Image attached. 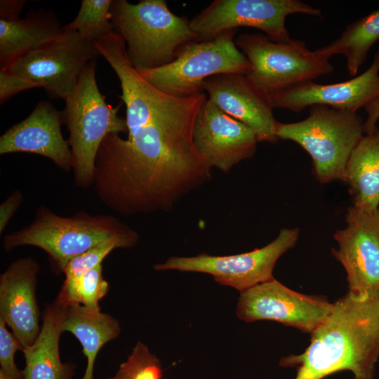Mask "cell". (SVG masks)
<instances>
[{
	"mask_svg": "<svg viewBox=\"0 0 379 379\" xmlns=\"http://www.w3.org/2000/svg\"><path fill=\"white\" fill-rule=\"evenodd\" d=\"M208 98L222 112L249 127L258 142H276L277 121L267 97L246 75L222 74L206 79L202 86Z\"/></svg>",
	"mask_w": 379,
	"mask_h": 379,
	"instance_id": "17",
	"label": "cell"
},
{
	"mask_svg": "<svg viewBox=\"0 0 379 379\" xmlns=\"http://www.w3.org/2000/svg\"><path fill=\"white\" fill-rule=\"evenodd\" d=\"M64 316V305L57 300L45 309L37 338L22 350L24 379H71L72 368L61 361L59 351Z\"/></svg>",
	"mask_w": 379,
	"mask_h": 379,
	"instance_id": "20",
	"label": "cell"
},
{
	"mask_svg": "<svg viewBox=\"0 0 379 379\" xmlns=\"http://www.w3.org/2000/svg\"><path fill=\"white\" fill-rule=\"evenodd\" d=\"M95 67L94 60L85 67L62 111L69 132L74 183L83 189L93 185L96 155L105 138L128 133L126 119L118 115L119 107L107 104L99 91Z\"/></svg>",
	"mask_w": 379,
	"mask_h": 379,
	"instance_id": "5",
	"label": "cell"
},
{
	"mask_svg": "<svg viewBox=\"0 0 379 379\" xmlns=\"http://www.w3.org/2000/svg\"><path fill=\"white\" fill-rule=\"evenodd\" d=\"M111 20L124 39L129 61L137 70L172 62L180 49L198 39L185 17L172 13L165 0H112Z\"/></svg>",
	"mask_w": 379,
	"mask_h": 379,
	"instance_id": "4",
	"label": "cell"
},
{
	"mask_svg": "<svg viewBox=\"0 0 379 379\" xmlns=\"http://www.w3.org/2000/svg\"><path fill=\"white\" fill-rule=\"evenodd\" d=\"M33 88H39V86L34 83L9 73L6 70L0 69L1 104H3L6 100L15 94Z\"/></svg>",
	"mask_w": 379,
	"mask_h": 379,
	"instance_id": "29",
	"label": "cell"
},
{
	"mask_svg": "<svg viewBox=\"0 0 379 379\" xmlns=\"http://www.w3.org/2000/svg\"><path fill=\"white\" fill-rule=\"evenodd\" d=\"M162 375L160 360L139 341L112 379H161Z\"/></svg>",
	"mask_w": 379,
	"mask_h": 379,
	"instance_id": "26",
	"label": "cell"
},
{
	"mask_svg": "<svg viewBox=\"0 0 379 379\" xmlns=\"http://www.w3.org/2000/svg\"><path fill=\"white\" fill-rule=\"evenodd\" d=\"M378 40L379 8L347 25L336 40L315 52L326 59L335 55H344L347 71L354 77L366 61L369 50Z\"/></svg>",
	"mask_w": 379,
	"mask_h": 379,
	"instance_id": "23",
	"label": "cell"
},
{
	"mask_svg": "<svg viewBox=\"0 0 379 379\" xmlns=\"http://www.w3.org/2000/svg\"><path fill=\"white\" fill-rule=\"evenodd\" d=\"M194 146L212 169L229 171L251 158L258 138L247 126L229 116L208 98L201 105L193 128Z\"/></svg>",
	"mask_w": 379,
	"mask_h": 379,
	"instance_id": "14",
	"label": "cell"
},
{
	"mask_svg": "<svg viewBox=\"0 0 379 379\" xmlns=\"http://www.w3.org/2000/svg\"><path fill=\"white\" fill-rule=\"evenodd\" d=\"M237 30L232 29L210 39L189 42L180 49L172 62L138 72L159 91L181 98L204 92V81L213 76L247 75L251 65L235 44Z\"/></svg>",
	"mask_w": 379,
	"mask_h": 379,
	"instance_id": "7",
	"label": "cell"
},
{
	"mask_svg": "<svg viewBox=\"0 0 379 379\" xmlns=\"http://www.w3.org/2000/svg\"><path fill=\"white\" fill-rule=\"evenodd\" d=\"M333 306L324 297L298 293L273 278L241 292L237 314L247 323L271 320L312 333Z\"/></svg>",
	"mask_w": 379,
	"mask_h": 379,
	"instance_id": "12",
	"label": "cell"
},
{
	"mask_svg": "<svg viewBox=\"0 0 379 379\" xmlns=\"http://www.w3.org/2000/svg\"><path fill=\"white\" fill-rule=\"evenodd\" d=\"M235 44L251 65L246 78L266 97L333 71L328 59L300 40L274 41L265 34L243 33Z\"/></svg>",
	"mask_w": 379,
	"mask_h": 379,
	"instance_id": "8",
	"label": "cell"
},
{
	"mask_svg": "<svg viewBox=\"0 0 379 379\" xmlns=\"http://www.w3.org/2000/svg\"><path fill=\"white\" fill-rule=\"evenodd\" d=\"M364 107L368 117L366 122L364 123V131L366 134H370L378 129L376 122L379 119V97L370 102Z\"/></svg>",
	"mask_w": 379,
	"mask_h": 379,
	"instance_id": "32",
	"label": "cell"
},
{
	"mask_svg": "<svg viewBox=\"0 0 379 379\" xmlns=\"http://www.w3.org/2000/svg\"><path fill=\"white\" fill-rule=\"evenodd\" d=\"M114 238L136 244L139 235L113 215L81 211L62 216L41 206L29 225L4 237L3 246L6 251L22 246L39 247L48 255L53 267L62 272L73 258Z\"/></svg>",
	"mask_w": 379,
	"mask_h": 379,
	"instance_id": "3",
	"label": "cell"
},
{
	"mask_svg": "<svg viewBox=\"0 0 379 379\" xmlns=\"http://www.w3.org/2000/svg\"><path fill=\"white\" fill-rule=\"evenodd\" d=\"M100 55L95 44L77 32H62L2 69L37 84L53 99L65 100L85 67Z\"/></svg>",
	"mask_w": 379,
	"mask_h": 379,
	"instance_id": "9",
	"label": "cell"
},
{
	"mask_svg": "<svg viewBox=\"0 0 379 379\" xmlns=\"http://www.w3.org/2000/svg\"><path fill=\"white\" fill-rule=\"evenodd\" d=\"M18 350H22L21 345L0 319V371L13 379H24L22 371L18 369L14 361Z\"/></svg>",
	"mask_w": 379,
	"mask_h": 379,
	"instance_id": "28",
	"label": "cell"
},
{
	"mask_svg": "<svg viewBox=\"0 0 379 379\" xmlns=\"http://www.w3.org/2000/svg\"><path fill=\"white\" fill-rule=\"evenodd\" d=\"M204 92L178 97L148 124L109 134L97 152L93 185L108 208L128 216L168 212L185 195L211 178V168L193 141Z\"/></svg>",
	"mask_w": 379,
	"mask_h": 379,
	"instance_id": "1",
	"label": "cell"
},
{
	"mask_svg": "<svg viewBox=\"0 0 379 379\" xmlns=\"http://www.w3.org/2000/svg\"><path fill=\"white\" fill-rule=\"evenodd\" d=\"M379 97V51L371 66L352 79L331 84L307 81L267 96L273 108L295 112L314 105L357 112Z\"/></svg>",
	"mask_w": 379,
	"mask_h": 379,
	"instance_id": "15",
	"label": "cell"
},
{
	"mask_svg": "<svg viewBox=\"0 0 379 379\" xmlns=\"http://www.w3.org/2000/svg\"><path fill=\"white\" fill-rule=\"evenodd\" d=\"M63 26L51 10L30 11L24 18H0V69L62 32Z\"/></svg>",
	"mask_w": 379,
	"mask_h": 379,
	"instance_id": "19",
	"label": "cell"
},
{
	"mask_svg": "<svg viewBox=\"0 0 379 379\" xmlns=\"http://www.w3.org/2000/svg\"><path fill=\"white\" fill-rule=\"evenodd\" d=\"M298 236L297 228H283L270 244L249 252L222 256L205 253L190 257L172 256L154 265V269L208 274L217 283L241 293L272 279L277 260L294 246Z\"/></svg>",
	"mask_w": 379,
	"mask_h": 379,
	"instance_id": "10",
	"label": "cell"
},
{
	"mask_svg": "<svg viewBox=\"0 0 379 379\" xmlns=\"http://www.w3.org/2000/svg\"><path fill=\"white\" fill-rule=\"evenodd\" d=\"M63 305L62 331L72 333L80 342L87 359L83 379H93L96 357L105 344L118 336L119 324L111 315L101 312L100 307Z\"/></svg>",
	"mask_w": 379,
	"mask_h": 379,
	"instance_id": "21",
	"label": "cell"
},
{
	"mask_svg": "<svg viewBox=\"0 0 379 379\" xmlns=\"http://www.w3.org/2000/svg\"><path fill=\"white\" fill-rule=\"evenodd\" d=\"M62 111L48 100L39 101L25 119L0 138V154L29 152L51 159L66 172L72 170V152L61 131Z\"/></svg>",
	"mask_w": 379,
	"mask_h": 379,
	"instance_id": "16",
	"label": "cell"
},
{
	"mask_svg": "<svg viewBox=\"0 0 379 379\" xmlns=\"http://www.w3.org/2000/svg\"><path fill=\"white\" fill-rule=\"evenodd\" d=\"M0 379H13L11 377L7 375L3 371H0Z\"/></svg>",
	"mask_w": 379,
	"mask_h": 379,
	"instance_id": "33",
	"label": "cell"
},
{
	"mask_svg": "<svg viewBox=\"0 0 379 379\" xmlns=\"http://www.w3.org/2000/svg\"><path fill=\"white\" fill-rule=\"evenodd\" d=\"M345 181L350 186L354 205L375 212L379 206V130L366 134L349 159Z\"/></svg>",
	"mask_w": 379,
	"mask_h": 379,
	"instance_id": "22",
	"label": "cell"
},
{
	"mask_svg": "<svg viewBox=\"0 0 379 379\" xmlns=\"http://www.w3.org/2000/svg\"><path fill=\"white\" fill-rule=\"evenodd\" d=\"M39 265L32 258L13 262L0 276V319L22 350L32 345L41 327L35 289Z\"/></svg>",
	"mask_w": 379,
	"mask_h": 379,
	"instance_id": "18",
	"label": "cell"
},
{
	"mask_svg": "<svg viewBox=\"0 0 379 379\" xmlns=\"http://www.w3.org/2000/svg\"><path fill=\"white\" fill-rule=\"evenodd\" d=\"M26 4L25 0H1L0 18L5 20H16Z\"/></svg>",
	"mask_w": 379,
	"mask_h": 379,
	"instance_id": "31",
	"label": "cell"
},
{
	"mask_svg": "<svg viewBox=\"0 0 379 379\" xmlns=\"http://www.w3.org/2000/svg\"><path fill=\"white\" fill-rule=\"evenodd\" d=\"M378 359L379 299L347 293L333 302L306 350L282 358L279 365L296 366L294 379H323L343 371L354 379H372Z\"/></svg>",
	"mask_w": 379,
	"mask_h": 379,
	"instance_id": "2",
	"label": "cell"
},
{
	"mask_svg": "<svg viewBox=\"0 0 379 379\" xmlns=\"http://www.w3.org/2000/svg\"><path fill=\"white\" fill-rule=\"evenodd\" d=\"M346 222L334 234L338 249L332 253L346 271L348 293L379 299V208L369 212L352 206Z\"/></svg>",
	"mask_w": 379,
	"mask_h": 379,
	"instance_id": "13",
	"label": "cell"
},
{
	"mask_svg": "<svg viewBox=\"0 0 379 379\" xmlns=\"http://www.w3.org/2000/svg\"><path fill=\"white\" fill-rule=\"evenodd\" d=\"M364 133L357 112L326 105L310 107L309 116L300 121L276 125L278 139L292 140L310 155L321 183L345 181L349 159Z\"/></svg>",
	"mask_w": 379,
	"mask_h": 379,
	"instance_id": "6",
	"label": "cell"
},
{
	"mask_svg": "<svg viewBox=\"0 0 379 379\" xmlns=\"http://www.w3.org/2000/svg\"><path fill=\"white\" fill-rule=\"evenodd\" d=\"M23 201L20 190L13 192L0 205V233L5 230L11 219Z\"/></svg>",
	"mask_w": 379,
	"mask_h": 379,
	"instance_id": "30",
	"label": "cell"
},
{
	"mask_svg": "<svg viewBox=\"0 0 379 379\" xmlns=\"http://www.w3.org/2000/svg\"><path fill=\"white\" fill-rule=\"evenodd\" d=\"M135 245L130 241L114 238L91 248L73 258L66 264L62 270V272L65 275V281H71L79 278L102 264L105 258L114 249L128 248Z\"/></svg>",
	"mask_w": 379,
	"mask_h": 379,
	"instance_id": "27",
	"label": "cell"
},
{
	"mask_svg": "<svg viewBox=\"0 0 379 379\" xmlns=\"http://www.w3.org/2000/svg\"><path fill=\"white\" fill-rule=\"evenodd\" d=\"M109 284L102 277V264L79 278L65 281L56 300L65 305H81L100 307L99 301L107 294Z\"/></svg>",
	"mask_w": 379,
	"mask_h": 379,
	"instance_id": "25",
	"label": "cell"
},
{
	"mask_svg": "<svg viewBox=\"0 0 379 379\" xmlns=\"http://www.w3.org/2000/svg\"><path fill=\"white\" fill-rule=\"evenodd\" d=\"M321 15V11L299 0H215L190 20L199 40L240 27L258 29L274 41L291 39L286 18L291 14Z\"/></svg>",
	"mask_w": 379,
	"mask_h": 379,
	"instance_id": "11",
	"label": "cell"
},
{
	"mask_svg": "<svg viewBox=\"0 0 379 379\" xmlns=\"http://www.w3.org/2000/svg\"><path fill=\"white\" fill-rule=\"evenodd\" d=\"M112 1L82 0L77 16L62 30L77 32L93 43L109 36L115 31L111 20Z\"/></svg>",
	"mask_w": 379,
	"mask_h": 379,
	"instance_id": "24",
	"label": "cell"
}]
</instances>
